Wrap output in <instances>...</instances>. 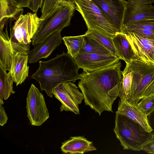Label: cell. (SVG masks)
Listing matches in <instances>:
<instances>
[{"mask_svg":"<svg viewBox=\"0 0 154 154\" xmlns=\"http://www.w3.org/2000/svg\"><path fill=\"white\" fill-rule=\"evenodd\" d=\"M120 61L92 72L80 74L78 86L85 104L99 116L104 111L113 112V104L118 97L119 85L122 78Z\"/></svg>","mask_w":154,"mask_h":154,"instance_id":"cell-1","label":"cell"},{"mask_svg":"<svg viewBox=\"0 0 154 154\" xmlns=\"http://www.w3.org/2000/svg\"><path fill=\"white\" fill-rule=\"evenodd\" d=\"M39 67L31 76L39 84L42 91L52 98L53 89L59 84L79 79V69L74 59L67 53L61 54L46 61H40Z\"/></svg>","mask_w":154,"mask_h":154,"instance_id":"cell-2","label":"cell"},{"mask_svg":"<svg viewBox=\"0 0 154 154\" xmlns=\"http://www.w3.org/2000/svg\"><path fill=\"white\" fill-rule=\"evenodd\" d=\"M113 131L124 149L140 151L152 136L137 123L116 112Z\"/></svg>","mask_w":154,"mask_h":154,"instance_id":"cell-3","label":"cell"},{"mask_svg":"<svg viewBox=\"0 0 154 154\" xmlns=\"http://www.w3.org/2000/svg\"><path fill=\"white\" fill-rule=\"evenodd\" d=\"M75 9V5L60 4L44 19L39 20L37 30L31 39L32 45L43 42L54 32L61 31L69 26Z\"/></svg>","mask_w":154,"mask_h":154,"instance_id":"cell-4","label":"cell"},{"mask_svg":"<svg viewBox=\"0 0 154 154\" xmlns=\"http://www.w3.org/2000/svg\"><path fill=\"white\" fill-rule=\"evenodd\" d=\"M39 22L36 13L21 14L10 28L9 36L13 53L20 52L28 54L31 39L37 29Z\"/></svg>","mask_w":154,"mask_h":154,"instance_id":"cell-5","label":"cell"},{"mask_svg":"<svg viewBox=\"0 0 154 154\" xmlns=\"http://www.w3.org/2000/svg\"><path fill=\"white\" fill-rule=\"evenodd\" d=\"M128 63L133 72L130 97L128 101L137 103L149 85L154 81V63L146 58L135 56Z\"/></svg>","mask_w":154,"mask_h":154,"instance_id":"cell-6","label":"cell"},{"mask_svg":"<svg viewBox=\"0 0 154 154\" xmlns=\"http://www.w3.org/2000/svg\"><path fill=\"white\" fill-rule=\"evenodd\" d=\"M75 9L82 16L88 29L112 37L118 33L92 0H75Z\"/></svg>","mask_w":154,"mask_h":154,"instance_id":"cell-7","label":"cell"},{"mask_svg":"<svg viewBox=\"0 0 154 154\" xmlns=\"http://www.w3.org/2000/svg\"><path fill=\"white\" fill-rule=\"evenodd\" d=\"M52 93L61 103V112L70 111L79 114V105L84 97L74 83L68 82L60 83L53 89Z\"/></svg>","mask_w":154,"mask_h":154,"instance_id":"cell-8","label":"cell"},{"mask_svg":"<svg viewBox=\"0 0 154 154\" xmlns=\"http://www.w3.org/2000/svg\"><path fill=\"white\" fill-rule=\"evenodd\" d=\"M27 117L31 125H42L49 118V113L42 94L32 84L26 97Z\"/></svg>","mask_w":154,"mask_h":154,"instance_id":"cell-9","label":"cell"},{"mask_svg":"<svg viewBox=\"0 0 154 154\" xmlns=\"http://www.w3.org/2000/svg\"><path fill=\"white\" fill-rule=\"evenodd\" d=\"M118 32H122L126 1L124 0H92Z\"/></svg>","mask_w":154,"mask_h":154,"instance_id":"cell-10","label":"cell"},{"mask_svg":"<svg viewBox=\"0 0 154 154\" xmlns=\"http://www.w3.org/2000/svg\"><path fill=\"white\" fill-rule=\"evenodd\" d=\"M79 68L86 72L103 68L119 61L120 59L112 54L95 53H79L74 58Z\"/></svg>","mask_w":154,"mask_h":154,"instance_id":"cell-11","label":"cell"},{"mask_svg":"<svg viewBox=\"0 0 154 154\" xmlns=\"http://www.w3.org/2000/svg\"><path fill=\"white\" fill-rule=\"evenodd\" d=\"M62 40L61 31H57L34 46L28 54L29 63H35L41 59L48 57L61 44Z\"/></svg>","mask_w":154,"mask_h":154,"instance_id":"cell-12","label":"cell"},{"mask_svg":"<svg viewBox=\"0 0 154 154\" xmlns=\"http://www.w3.org/2000/svg\"><path fill=\"white\" fill-rule=\"evenodd\" d=\"M116 112L137 123L146 131L149 132L152 131L148 123L147 116L139 108L137 103L120 99L119 100Z\"/></svg>","mask_w":154,"mask_h":154,"instance_id":"cell-13","label":"cell"},{"mask_svg":"<svg viewBox=\"0 0 154 154\" xmlns=\"http://www.w3.org/2000/svg\"><path fill=\"white\" fill-rule=\"evenodd\" d=\"M125 34L135 56L145 57L154 63V39L143 38L132 33Z\"/></svg>","mask_w":154,"mask_h":154,"instance_id":"cell-14","label":"cell"},{"mask_svg":"<svg viewBox=\"0 0 154 154\" xmlns=\"http://www.w3.org/2000/svg\"><path fill=\"white\" fill-rule=\"evenodd\" d=\"M154 17V6L126 1L123 25L131 22Z\"/></svg>","mask_w":154,"mask_h":154,"instance_id":"cell-15","label":"cell"},{"mask_svg":"<svg viewBox=\"0 0 154 154\" xmlns=\"http://www.w3.org/2000/svg\"><path fill=\"white\" fill-rule=\"evenodd\" d=\"M28 54L20 52L13 53L8 72L16 86L22 84L28 77Z\"/></svg>","mask_w":154,"mask_h":154,"instance_id":"cell-16","label":"cell"},{"mask_svg":"<svg viewBox=\"0 0 154 154\" xmlns=\"http://www.w3.org/2000/svg\"><path fill=\"white\" fill-rule=\"evenodd\" d=\"M60 148L63 153L69 154H83L97 150L92 142L83 136L71 137L62 143Z\"/></svg>","mask_w":154,"mask_h":154,"instance_id":"cell-17","label":"cell"},{"mask_svg":"<svg viewBox=\"0 0 154 154\" xmlns=\"http://www.w3.org/2000/svg\"><path fill=\"white\" fill-rule=\"evenodd\" d=\"M112 41L119 58L126 63L136 59L131 45L126 34L123 32H118L112 37Z\"/></svg>","mask_w":154,"mask_h":154,"instance_id":"cell-18","label":"cell"},{"mask_svg":"<svg viewBox=\"0 0 154 154\" xmlns=\"http://www.w3.org/2000/svg\"><path fill=\"white\" fill-rule=\"evenodd\" d=\"M7 29H0V65L9 71L13 53Z\"/></svg>","mask_w":154,"mask_h":154,"instance_id":"cell-19","label":"cell"},{"mask_svg":"<svg viewBox=\"0 0 154 154\" xmlns=\"http://www.w3.org/2000/svg\"><path fill=\"white\" fill-rule=\"evenodd\" d=\"M23 11V9L18 8L12 0H0V29L3 30L9 19L17 20Z\"/></svg>","mask_w":154,"mask_h":154,"instance_id":"cell-20","label":"cell"},{"mask_svg":"<svg viewBox=\"0 0 154 154\" xmlns=\"http://www.w3.org/2000/svg\"><path fill=\"white\" fill-rule=\"evenodd\" d=\"M122 71V78L119 86L117 97L128 101L131 94L133 72L128 63Z\"/></svg>","mask_w":154,"mask_h":154,"instance_id":"cell-21","label":"cell"},{"mask_svg":"<svg viewBox=\"0 0 154 154\" xmlns=\"http://www.w3.org/2000/svg\"><path fill=\"white\" fill-rule=\"evenodd\" d=\"M0 65V104L4 103L3 99L7 100L15 93L13 89L14 81L10 74Z\"/></svg>","mask_w":154,"mask_h":154,"instance_id":"cell-22","label":"cell"},{"mask_svg":"<svg viewBox=\"0 0 154 154\" xmlns=\"http://www.w3.org/2000/svg\"><path fill=\"white\" fill-rule=\"evenodd\" d=\"M85 35L105 47L112 54L118 57L113 43L112 37L105 35L97 31L90 29H88Z\"/></svg>","mask_w":154,"mask_h":154,"instance_id":"cell-23","label":"cell"},{"mask_svg":"<svg viewBox=\"0 0 154 154\" xmlns=\"http://www.w3.org/2000/svg\"><path fill=\"white\" fill-rule=\"evenodd\" d=\"M62 39L67 50V53L74 58L79 53L82 47L84 35L77 36H65Z\"/></svg>","mask_w":154,"mask_h":154,"instance_id":"cell-24","label":"cell"},{"mask_svg":"<svg viewBox=\"0 0 154 154\" xmlns=\"http://www.w3.org/2000/svg\"><path fill=\"white\" fill-rule=\"evenodd\" d=\"M85 53L103 54H112L105 47L100 45L92 39L84 34L83 44L79 53Z\"/></svg>","mask_w":154,"mask_h":154,"instance_id":"cell-25","label":"cell"},{"mask_svg":"<svg viewBox=\"0 0 154 154\" xmlns=\"http://www.w3.org/2000/svg\"><path fill=\"white\" fill-rule=\"evenodd\" d=\"M133 29H154V17L134 21L123 25L122 32Z\"/></svg>","mask_w":154,"mask_h":154,"instance_id":"cell-26","label":"cell"},{"mask_svg":"<svg viewBox=\"0 0 154 154\" xmlns=\"http://www.w3.org/2000/svg\"><path fill=\"white\" fill-rule=\"evenodd\" d=\"M75 0H44L42 7V15L39 20L44 19L54 8L60 4L75 5Z\"/></svg>","mask_w":154,"mask_h":154,"instance_id":"cell-27","label":"cell"},{"mask_svg":"<svg viewBox=\"0 0 154 154\" xmlns=\"http://www.w3.org/2000/svg\"><path fill=\"white\" fill-rule=\"evenodd\" d=\"M137 105L148 116L154 109V95L143 97Z\"/></svg>","mask_w":154,"mask_h":154,"instance_id":"cell-28","label":"cell"},{"mask_svg":"<svg viewBox=\"0 0 154 154\" xmlns=\"http://www.w3.org/2000/svg\"><path fill=\"white\" fill-rule=\"evenodd\" d=\"M123 33H134L143 38L154 39V29H133L127 30Z\"/></svg>","mask_w":154,"mask_h":154,"instance_id":"cell-29","label":"cell"},{"mask_svg":"<svg viewBox=\"0 0 154 154\" xmlns=\"http://www.w3.org/2000/svg\"><path fill=\"white\" fill-rule=\"evenodd\" d=\"M141 149L149 154H154V135H152L151 138L142 146Z\"/></svg>","mask_w":154,"mask_h":154,"instance_id":"cell-30","label":"cell"},{"mask_svg":"<svg viewBox=\"0 0 154 154\" xmlns=\"http://www.w3.org/2000/svg\"><path fill=\"white\" fill-rule=\"evenodd\" d=\"M44 0H31L29 8L33 12L36 13L42 7Z\"/></svg>","mask_w":154,"mask_h":154,"instance_id":"cell-31","label":"cell"},{"mask_svg":"<svg viewBox=\"0 0 154 154\" xmlns=\"http://www.w3.org/2000/svg\"><path fill=\"white\" fill-rule=\"evenodd\" d=\"M2 105L0 104V125L3 126L7 123L8 119L7 115Z\"/></svg>","mask_w":154,"mask_h":154,"instance_id":"cell-32","label":"cell"},{"mask_svg":"<svg viewBox=\"0 0 154 154\" xmlns=\"http://www.w3.org/2000/svg\"><path fill=\"white\" fill-rule=\"evenodd\" d=\"M14 4L18 8H29L31 0H12Z\"/></svg>","mask_w":154,"mask_h":154,"instance_id":"cell-33","label":"cell"},{"mask_svg":"<svg viewBox=\"0 0 154 154\" xmlns=\"http://www.w3.org/2000/svg\"><path fill=\"white\" fill-rule=\"evenodd\" d=\"M149 125L152 129V133L154 135V109L147 116Z\"/></svg>","mask_w":154,"mask_h":154,"instance_id":"cell-34","label":"cell"},{"mask_svg":"<svg viewBox=\"0 0 154 154\" xmlns=\"http://www.w3.org/2000/svg\"><path fill=\"white\" fill-rule=\"evenodd\" d=\"M151 94L154 95V81L148 87L142 96V98Z\"/></svg>","mask_w":154,"mask_h":154,"instance_id":"cell-35","label":"cell"},{"mask_svg":"<svg viewBox=\"0 0 154 154\" xmlns=\"http://www.w3.org/2000/svg\"><path fill=\"white\" fill-rule=\"evenodd\" d=\"M129 2L142 5H149L154 2V0H128Z\"/></svg>","mask_w":154,"mask_h":154,"instance_id":"cell-36","label":"cell"}]
</instances>
